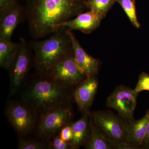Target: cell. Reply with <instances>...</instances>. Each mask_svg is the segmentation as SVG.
<instances>
[{"mask_svg":"<svg viewBox=\"0 0 149 149\" xmlns=\"http://www.w3.org/2000/svg\"><path fill=\"white\" fill-rule=\"evenodd\" d=\"M87 0H28L26 15L35 39L52 34L60 24L85 12Z\"/></svg>","mask_w":149,"mask_h":149,"instance_id":"cell-1","label":"cell"},{"mask_svg":"<svg viewBox=\"0 0 149 149\" xmlns=\"http://www.w3.org/2000/svg\"><path fill=\"white\" fill-rule=\"evenodd\" d=\"M68 88L56 84L45 76L35 80L24 93V102L40 114L59 107L68 105Z\"/></svg>","mask_w":149,"mask_h":149,"instance_id":"cell-2","label":"cell"},{"mask_svg":"<svg viewBox=\"0 0 149 149\" xmlns=\"http://www.w3.org/2000/svg\"><path fill=\"white\" fill-rule=\"evenodd\" d=\"M50 37L33 45L35 63L42 74L47 73L64 55L72 49L71 39L68 29L61 27Z\"/></svg>","mask_w":149,"mask_h":149,"instance_id":"cell-3","label":"cell"},{"mask_svg":"<svg viewBox=\"0 0 149 149\" xmlns=\"http://www.w3.org/2000/svg\"><path fill=\"white\" fill-rule=\"evenodd\" d=\"M43 74L49 80L67 88L77 86L88 77L76 63L72 49Z\"/></svg>","mask_w":149,"mask_h":149,"instance_id":"cell-4","label":"cell"},{"mask_svg":"<svg viewBox=\"0 0 149 149\" xmlns=\"http://www.w3.org/2000/svg\"><path fill=\"white\" fill-rule=\"evenodd\" d=\"M91 116L104 136L116 147L127 143L130 123L125 118L106 110L93 112L91 113Z\"/></svg>","mask_w":149,"mask_h":149,"instance_id":"cell-5","label":"cell"},{"mask_svg":"<svg viewBox=\"0 0 149 149\" xmlns=\"http://www.w3.org/2000/svg\"><path fill=\"white\" fill-rule=\"evenodd\" d=\"M72 113L69 105L59 107L40 114L37 134L40 140L48 141L70 124Z\"/></svg>","mask_w":149,"mask_h":149,"instance_id":"cell-6","label":"cell"},{"mask_svg":"<svg viewBox=\"0 0 149 149\" xmlns=\"http://www.w3.org/2000/svg\"><path fill=\"white\" fill-rule=\"evenodd\" d=\"M6 114L19 136L28 135L35 127L37 113L25 103L11 102L7 107Z\"/></svg>","mask_w":149,"mask_h":149,"instance_id":"cell-7","label":"cell"},{"mask_svg":"<svg viewBox=\"0 0 149 149\" xmlns=\"http://www.w3.org/2000/svg\"><path fill=\"white\" fill-rule=\"evenodd\" d=\"M139 94L127 86H118L108 97L107 106L116 110L119 115L130 123L135 120L133 113Z\"/></svg>","mask_w":149,"mask_h":149,"instance_id":"cell-8","label":"cell"},{"mask_svg":"<svg viewBox=\"0 0 149 149\" xmlns=\"http://www.w3.org/2000/svg\"><path fill=\"white\" fill-rule=\"evenodd\" d=\"M20 43V48L8 70L10 80V96L15 94L20 88L30 65V55L28 45L22 37Z\"/></svg>","mask_w":149,"mask_h":149,"instance_id":"cell-9","label":"cell"},{"mask_svg":"<svg viewBox=\"0 0 149 149\" xmlns=\"http://www.w3.org/2000/svg\"><path fill=\"white\" fill-rule=\"evenodd\" d=\"M68 31L71 39L74 60L77 65L87 77L96 76L100 67V61L86 52L72 30L68 29Z\"/></svg>","mask_w":149,"mask_h":149,"instance_id":"cell-10","label":"cell"},{"mask_svg":"<svg viewBox=\"0 0 149 149\" xmlns=\"http://www.w3.org/2000/svg\"><path fill=\"white\" fill-rule=\"evenodd\" d=\"M104 17L93 10H88L80 14L73 19L59 25V28L65 27L70 30H76L89 34L100 25Z\"/></svg>","mask_w":149,"mask_h":149,"instance_id":"cell-11","label":"cell"},{"mask_svg":"<svg viewBox=\"0 0 149 149\" xmlns=\"http://www.w3.org/2000/svg\"><path fill=\"white\" fill-rule=\"evenodd\" d=\"M96 76L88 77L75 88L73 97L81 111H88L93 103L98 86Z\"/></svg>","mask_w":149,"mask_h":149,"instance_id":"cell-12","label":"cell"},{"mask_svg":"<svg viewBox=\"0 0 149 149\" xmlns=\"http://www.w3.org/2000/svg\"><path fill=\"white\" fill-rule=\"evenodd\" d=\"M22 11L17 4L0 10V39L11 40L15 29L21 21Z\"/></svg>","mask_w":149,"mask_h":149,"instance_id":"cell-13","label":"cell"},{"mask_svg":"<svg viewBox=\"0 0 149 149\" xmlns=\"http://www.w3.org/2000/svg\"><path fill=\"white\" fill-rule=\"evenodd\" d=\"M91 112L86 111L79 120L70 123L73 138L70 143L72 149H78L87 142L91 133Z\"/></svg>","mask_w":149,"mask_h":149,"instance_id":"cell-14","label":"cell"},{"mask_svg":"<svg viewBox=\"0 0 149 149\" xmlns=\"http://www.w3.org/2000/svg\"><path fill=\"white\" fill-rule=\"evenodd\" d=\"M149 110L143 117L138 120H133L130 123L127 143L139 147L143 148L144 141L146 135L147 125L148 122Z\"/></svg>","mask_w":149,"mask_h":149,"instance_id":"cell-15","label":"cell"},{"mask_svg":"<svg viewBox=\"0 0 149 149\" xmlns=\"http://www.w3.org/2000/svg\"><path fill=\"white\" fill-rule=\"evenodd\" d=\"M91 133L88 141L84 144L88 149H116V145L106 138L101 130L91 118Z\"/></svg>","mask_w":149,"mask_h":149,"instance_id":"cell-16","label":"cell"},{"mask_svg":"<svg viewBox=\"0 0 149 149\" xmlns=\"http://www.w3.org/2000/svg\"><path fill=\"white\" fill-rule=\"evenodd\" d=\"M20 47V43L11 40L0 39V66L9 70L15 58Z\"/></svg>","mask_w":149,"mask_h":149,"instance_id":"cell-17","label":"cell"},{"mask_svg":"<svg viewBox=\"0 0 149 149\" xmlns=\"http://www.w3.org/2000/svg\"><path fill=\"white\" fill-rule=\"evenodd\" d=\"M116 2V0H87L86 5L88 10L95 12L104 18Z\"/></svg>","mask_w":149,"mask_h":149,"instance_id":"cell-18","label":"cell"},{"mask_svg":"<svg viewBox=\"0 0 149 149\" xmlns=\"http://www.w3.org/2000/svg\"><path fill=\"white\" fill-rule=\"evenodd\" d=\"M123 9L131 24L136 28L141 27L136 12V0H116Z\"/></svg>","mask_w":149,"mask_h":149,"instance_id":"cell-19","label":"cell"},{"mask_svg":"<svg viewBox=\"0 0 149 149\" xmlns=\"http://www.w3.org/2000/svg\"><path fill=\"white\" fill-rule=\"evenodd\" d=\"M18 148L19 149H48V141L40 140H26L19 138Z\"/></svg>","mask_w":149,"mask_h":149,"instance_id":"cell-20","label":"cell"},{"mask_svg":"<svg viewBox=\"0 0 149 149\" xmlns=\"http://www.w3.org/2000/svg\"><path fill=\"white\" fill-rule=\"evenodd\" d=\"M52 139V141H48V149H72L70 142L63 141L59 134Z\"/></svg>","mask_w":149,"mask_h":149,"instance_id":"cell-21","label":"cell"},{"mask_svg":"<svg viewBox=\"0 0 149 149\" xmlns=\"http://www.w3.org/2000/svg\"><path fill=\"white\" fill-rule=\"evenodd\" d=\"M134 90L139 93L144 91H149V74L145 72L140 74L138 83Z\"/></svg>","mask_w":149,"mask_h":149,"instance_id":"cell-22","label":"cell"},{"mask_svg":"<svg viewBox=\"0 0 149 149\" xmlns=\"http://www.w3.org/2000/svg\"><path fill=\"white\" fill-rule=\"evenodd\" d=\"M70 124L62 128L59 134L61 139L65 142H70L73 138V130Z\"/></svg>","mask_w":149,"mask_h":149,"instance_id":"cell-23","label":"cell"},{"mask_svg":"<svg viewBox=\"0 0 149 149\" xmlns=\"http://www.w3.org/2000/svg\"><path fill=\"white\" fill-rule=\"evenodd\" d=\"M17 0H0V10L8 8L16 3Z\"/></svg>","mask_w":149,"mask_h":149,"instance_id":"cell-24","label":"cell"},{"mask_svg":"<svg viewBox=\"0 0 149 149\" xmlns=\"http://www.w3.org/2000/svg\"><path fill=\"white\" fill-rule=\"evenodd\" d=\"M117 149H140L139 147L131 145L128 143H123L119 144L116 147Z\"/></svg>","mask_w":149,"mask_h":149,"instance_id":"cell-25","label":"cell"},{"mask_svg":"<svg viewBox=\"0 0 149 149\" xmlns=\"http://www.w3.org/2000/svg\"><path fill=\"white\" fill-rule=\"evenodd\" d=\"M148 142H149V118L148 122V125H147L146 135V138H145V140H144V141L143 148H144V146H145Z\"/></svg>","mask_w":149,"mask_h":149,"instance_id":"cell-26","label":"cell"},{"mask_svg":"<svg viewBox=\"0 0 149 149\" xmlns=\"http://www.w3.org/2000/svg\"><path fill=\"white\" fill-rule=\"evenodd\" d=\"M144 148L149 149V142L144 147Z\"/></svg>","mask_w":149,"mask_h":149,"instance_id":"cell-27","label":"cell"}]
</instances>
